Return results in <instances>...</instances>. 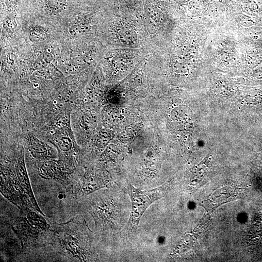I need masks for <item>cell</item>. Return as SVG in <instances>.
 <instances>
[{
    "label": "cell",
    "mask_w": 262,
    "mask_h": 262,
    "mask_svg": "<svg viewBox=\"0 0 262 262\" xmlns=\"http://www.w3.org/2000/svg\"><path fill=\"white\" fill-rule=\"evenodd\" d=\"M166 185L142 191L131 184L126 187V192L131 201V210L128 224L132 229H136L140 220L146 209L154 202L164 196Z\"/></svg>",
    "instance_id": "cell-1"
},
{
    "label": "cell",
    "mask_w": 262,
    "mask_h": 262,
    "mask_svg": "<svg viewBox=\"0 0 262 262\" xmlns=\"http://www.w3.org/2000/svg\"><path fill=\"white\" fill-rule=\"evenodd\" d=\"M30 146L33 152L36 154L43 156L48 152L47 146L35 137H33L31 139Z\"/></svg>",
    "instance_id": "cell-2"
},
{
    "label": "cell",
    "mask_w": 262,
    "mask_h": 262,
    "mask_svg": "<svg viewBox=\"0 0 262 262\" xmlns=\"http://www.w3.org/2000/svg\"><path fill=\"white\" fill-rule=\"evenodd\" d=\"M52 58V56L50 53L44 52L36 59L33 66L36 69L44 68L51 62Z\"/></svg>",
    "instance_id": "cell-3"
},
{
    "label": "cell",
    "mask_w": 262,
    "mask_h": 262,
    "mask_svg": "<svg viewBox=\"0 0 262 262\" xmlns=\"http://www.w3.org/2000/svg\"><path fill=\"white\" fill-rule=\"evenodd\" d=\"M67 5L66 0H48V8L54 13H59L64 10Z\"/></svg>",
    "instance_id": "cell-4"
},
{
    "label": "cell",
    "mask_w": 262,
    "mask_h": 262,
    "mask_svg": "<svg viewBox=\"0 0 262 262\" xmlns=\"http://www.w3.org/2000/svg\"><path fill=\"white\" fill-rule=\"evenodd\" d=\"M3 27L9 32H14L16 28L17 24L16 20L11 17H7L3 22Z\"/></svg>",
    "instance_id": "cell-5"
},
{
    "label": "cell",
    "mask_w": 262,
    "mask_h": 262,
    "mask_svg": "<svg viewBox=\"0 0 262 262\" xmlns=\"http://www.w3.org/2000/svg\"><path fill=\"white\" fill-rule=\"evenodd\" d=\"M46 37L45 32L39 30H33L30 34V39L32 41L40 42L43 41Z\"/></svg>",
    "instance_id": "cell-6"
},
{
    "label": "cell",
    "mask_w": 262,
    "mask_h": 262,
    "mask_svg": "<svg viewBox=\"0 0 262 262\" xmlns=\"http://www.w3.org/2000/svg\"><path fill=\"white\" fill-rule=\"evenodd\" d=\"M58 144L60 148L64 151L69 150L72 144L70 139L68 136H63L59 139Z\"/></svg>",
    "instance_id": "cell-7"
},
{
    "label": "cell",
    "mask_w": 262,
    "mask_h": 262,
    "mask_svg": "<svg viewBox=\"0 0 262 262\" xmlns=\"http://www.w3.org/2000/svg\"><path fill=\"white\" fill-rule=\"evenodd\" d=\"M69 32L73 36L81 35L83 32V27L81 25H73L70 28Z\"/></svg>",
    "instance_id": "cell-8"
}]
</instances>
